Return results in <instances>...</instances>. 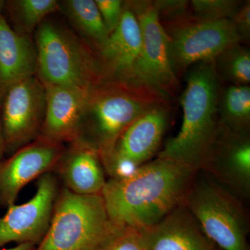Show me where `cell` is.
Returning a JSON list of instances; mask_svg holds the SVG:
<instances>
[{
	"instance_id": "cell-1",
	"label": "cell",
	"mask_w": 250,
	"mask_h": 250,
	"mask_svg": "<svg viewBox=\"0 0 250 250\" xmlns=\"http://www.w3.org/2000/svg\"><path fill=\"white\" fill-rule=\"evenodd\" d=\"M199 171L157 157L129 178L109 179L101 195L116 225L146 229L183 203Z\"/></svg>"
},
{
	"instance_id": "cell-2",
	"label": "cell",
	"mask_w": 250,
	"mask_h": 250,
	"mask_svg": "<svg viewBox=\"0 0 250 250\" xmlns=\"http://www.w3.org/2000/svg\"><path fill=\"white\" fill-rule=\"evenodd\" d=\"M181 97L183 122L178 134L167 140L157 157L201 170L218 131V101L223 82L213 62L190 67Z\"/></svg>"
},
{
	"instance_id": "cell-3",
	"label": "cell",
	"mask_w": 250,
	"mask_h": 250,
	"mask_svg": "<svg viewBox=\"0 0 250 250\" xmlns=\"http://www.w3.org/2000/svg\"><path fill=\"white\" fill-rule=\"evenodd\" d=\"M170 98L132 82L106 79L89 88L77 139L103 158L111 154L128 126L156 104Z\"/></svg>"
},
{
	"instance_id": "cell-4",
	"label": "cell",
	"mask_w": 250,
	"mask_h": 250,
	"mask_svg": "<svg viewBox=\"0 0 250 250\" xmlns=\"http://www.w3.org/2000/svg\"><path fill=\"white\" fill-rule=\"evenodd\" d=\"M33 39L43 84L90 88L109 79L98 54L65 23L50 16Z\"/></svg>"
},
{
	"instance_id": "cell-5",
	"label": "cell",
	"mask_w": 250,
	"mask_h": 250,
	"mask_svg": "<svg viewBox=\"0 0 250 250\" xmlns=\"http://www.w3.org/2000/svg\"><path fill=\"white\" fill-rule=\"evenodd\" d=\"M113 228L101 194L79 195L62 187L48 231L35 250H100Z\"/></svg>"
},
{
	"instance_id": "cell-6",
	"label": "cell",
	"mask_w": 250,
	"mask_h": 250,
	"mask_svg": "<svg viewBox=\"0 0 250 250\" xmlns=\"http://www.w3.org/2000/svg\"><path fill=\"white\" fill-rule=\"evenodd\" d=\"M183 203L215 248L250 250L249 217L241 199L207 174L197 173Z\"/></svg>"
},
{
	"instance_id": "cell-7",
	"label": "cell",
	"mask_w": 250,
	"mask_h": 250,
	"mask_svg": "<svg viewBox=\"0 0 250 250\" xmlns=\"http://www.w3.org/2000/svg\"><path fill=\"white\" fill-rule=\"evenodd\" d=\"M141 28L142 48L127 82L143 85L170 98L178 88V77L171 62L167 33L154 1H126Z\"/></svg>"
},
{
	"instance_id": "cell-8",
	"label": "cell",
	"mask_w": 250,
	"mask_h": 250,
	"mask_svg": "<svg viewBox=\"0 0 250 250\" xmlns=\"http://www.w3.org/2000/svg\"><path fill=\"white\" fill-rule=\"evenodd\" d=\"M164 27L177 77L195 64L213 62L224 49L241 43L231 20L204 22L195 19L191 14Z\"/></svg>"
},
{
	"instance_id": "cell-9",
	"label": "cell",
	"mask_w": 250,
	"mask_h": 250,
	"mask_svg": "<svg viewBox=\"0 0 250 250\" xmlns=\"http://www.w3.org/2000/svg\"><path fill=\"white\" fill-rule=\"evenodd\" d=\"M45 109V86L36 75L7 90L0 103L5 155H12L38 139Z\"/></svg>"
},
{
	"instance_id": "cell-10",
	"label": "cell",
	"mask_w": 250,
	"mask_h": 250,
	"mask_svg": "<svg viewBox=\"0 0 250 250\" xmlns=\"http://www.w3.org/2000/svg\"><path fill=\"white\" fill-rule=\"evenodd\" d=\"M59 190L57 177L48 172L38 179L30 200L8 207L0 218V248L11 242L37 246L48 231Z\"/></svg>"
},
{
	"instance_id": "cell-11",
	"label": "cell",
	"mask_w": 250,
	"mask_h": 250,
	"mask_svg": "<svg viewBox=\"0 0 250 250\" xmlns=\"http://www.w3.org/2000/svg\"><path fill=\"white\" fill-rule=\"evenodd\" d=\"M201 172L238 198L250 194V132H238L220 123Z\"/></svg>"
},
{
	"instance_id": "cell-12",
	"label": "cell",
	"mask_w": 250,
	"mask_h": 250,
	"mask_svg": "<svg viewBox=\"0 0 250 250\" xmlns=\"http://www.w3.org/2000/svg\"><path fill=\"white\" fill-rule=\"evenodd\" d=\"M65 145L37 139L0 162V207L14 205L21 190L36 178L53 172Z\"/></svg>"
},
{
	"instance_id": "cell-13",
	"label": "cell",
	"mask_w": 250,
	"mask_h": 250,
	"mask_svg": "<svg viewBox=\"0 0 250 250\" xmlns=\"http://www.w3.org/2000/svg\"><path fill=\"white\" fill-rule=\"evenodd\" d=\"M45 86V118L38 139L58 144L70 143L78 136L89 88L47 84Z\"/></svg>"
},
{
	"instance_id": "cell-14",
	"label": "cell",
	"mask_w": 250,
	"mask_h": 250,
	"mask_svg": "<svg viewBox=\"0 0 250 250\" xmlns=\"http://www.w3.org/2000/svg\"><path fill=\"white\" fill-rule=\"evenodd\" d=\"M139 231L146 250H215L216 248L184 203L158 223Z\"/></svg>"
},
{
	"instance_id": "cell-15",
	"label": "cell",
	"mask_w": 250,
	"mask_h": 250,
	"mask_svg": "<svg viewBox=\"0 0 250 250\" xmlns=\"http://www.w3.org/2000/svg\"><path fill=\"white\" fill-rule=\"evenodd\" d=\"M54 172L64 187L79 195L101 194L107 181L100 154L80 139L68 143Z\"/></svg>"
},
{
	"instance_id": "cell-16",
	"label": "cell",
	"mask_w": 250,
	"mask_h": 250,
	"mask_svg": "<svg viewBox=\"0 0 250 250\" xmlns=\"http://www.w3.org/2000/svg\"><path fill=\"white\" fill-rule=\"evenodd\" d=\"M170 114V103L152 106L123 131L113 152L138 166L146 164L159 151Z\"/></svg>"
},
{
	"instance_id": "cell-17",
	"label": "cell",
	"mask_w": 250,
	"mask_h": 250,
	"mask_svg": "<svg viewBox=\"0 0 250 250\" xmlns=\"http://www.w3.org/2000/svg\"><path fill=\"white\" fill-rule=\"evenodd\" d=\"M142 36L137 18L125 1L119 24L98 52L108 78L127 82L140 57Z\"/></svg>"
},
{
	"instance_id": "cell-18",
	"label": "cell",
	"mask_w": 250,
	"mask_h": 250,
	"mask_svg": "<svg viewBox=\"0 0 250 250\" xmlns=\"http://www.w3.org/2000/svg\"><path fill=\"white\" fill-rule=\"evenodd\" d=\"M37 74V54L33 36L15 32L0 16V103L13 85Z\"/></svg>"
},
{
	"instance_id": "cell-19",
	"label": "cell",
	"mask_w": 250,
	"mask_h": 250,
	"mask_svg": "<svg viewBox=\"0 0 250 250\" xmlns=\"http://www.w3.org/2000/svg\"><path fill=\"white\" fill-rule=\"evenodd\" d=\"M59 12L70 27L98 54L110 35L95 0L59 1Z\"/></svg>"
},
{
	"instance_id": "cell-20",
	"label": "cell",
	"mask_w": 250,
	"mask_h": 250,
	"mask_svg": "<svg viewBox=\"0 0 250 250\" xmlns=\"http://www.w3.org/2000/svg\"><path fill=\"white\" fill-rule=\"evenodd\" d=\"M56 12H59L57 0H8L3 16L15 32L33 36L41 23Z\"/></svg>"
},
{
	"instance_id": "cell-21",
	"label": "cell",
	"mask_w": 250,
	"mask_h": 250,
	"mask_svg": "<svg viewBox=\"0 0 250 250\" xmlns=\"http://www.w3.org/2000/svg\"><path fill=\"white\" fill-rule=\"evenodd\" d=\"M218 115L220 123L228 129L250 132V85H223L219 97Z\"/></svg>"
},
{
	"instance_id": "cell-22",
	"label": "cell",
	"mask_w": 250,
	"mask_h": 250,
	"mask_svg": "<svg viewBox=\"0 0 250 250\" xmlns=\"http://www.w3.org/2000/svg\"><path fill=\"white\" fill-rule=\"evenodd\" d=\"M215 71L221 82L229 85H250V51L236 43L229 46L213 60Z\"/></svg>"
},
{
	"instance_id": "cell-23",
	"label": "cell",
	"mask_w": 250,
	"mask_h": 250,
	"mask_svg": "<svg viewBox=\"0 0 250 250\" xmlns=\"http://www.w3.org/2000/svg\"><path fill=\"white\" fill-rule=\"evenodd\" d=\"M242 3L238 0H192L189 7L197 21L214 22L231 20Z\"/></svg>"
},
{
	"instance_id": "cell-24",
	"label": "cell",
	"mask_w": 250,
	"mask_h": 250,
	"mask_svg": "<svg viewBox=\"0 0 250 250\" xmlns=\"http://www.w3.org/2000/svg\"><path fill=\"white\" fill-rule=\"evenodd\" d=\"M100 250H146L139 230L116 225Z\"/></svg>"
},
{
	"instance_id": "cell-25",
	"label": "cell",
	"mask_w": 250,
	"mask_h": 250,
	"mask_svg": "<svg viewBox=\"0 0 250 250\" xmlns=\"http://www.w3.org/2000/svg\"><path fill=\"white\" fill-rule=\"evenodd\" d=\"M104 23L110 34L118 27L123 11L125 1L121 0H95Z\"/></svg>"
},
{
	"instance_id": "cell-26",
	"label": "cell",
	"mask_w": 250,
	"mask_h": 250,
	"mask_svg": "<svg viewBox=\"0 0 250 250\" xmlns=\"http://www.w3.org/2000/svg\"><path fill=\"white\" fill-rule=\"evenodd\" d=\"M241 42H249L250 39V1H243L231 19Z\"/></svg>"
},
{
	"instance_id": "cell-27",
	"label": "cell",
	"mask_w": 250,
	"mask_h": 250,
	"mask_svg": "<svg viewBox=\"0 0 250 250\" xmlns=\"http://www.w3.org/2000/svg\"><path fill=\"white\" fill-rule=\"evenodd\" d=\"M36 245L33 243H22L18 244L14 248H9V249H0V250H35Z\"/></svg>"
},
{
	"instance_id": "cell-28",
	"label": "cell",
	"mask_w": 250,
	"mask_h": 250,
	"mask_svg": "<svg viewBox=\"0 0 250 250\" xmlns=\"http://www.w3.org/2000/svg\"><path fill=\"white\" fill-rule=\"evenodd\" d=\"M5 156V146L2 129H1V118H0V162L4 160Z\"/></svg>"
},
{
	"instance_id": "cell-29",
	"label": "cell",
	"mask_w": 250,
	"mask_h": 250,
	"mask_svg": "<svg viewBox=\"0 0 250 250\" xmlns=\"http://www.w3.org/2000/svg\"><path fill=\"white\" fill-rule=\"evenodd\" d=\"M5 2L6 1L4 0H0V16L3 15V12H4Z\"/></svg>"
},
{
	"instance_id": "cell-30",
	"label": "cell",
	"mask_w": 250,
	"mask_h": 250,
	"mask_svg": "<svg viewBox=\"0 0 250 250\" xmlns=\"http://www.w3.org/2000/svg\"><path fill=\"white\" fill-rule=\"evenodd\" d=\"M215 250H220L218 249V248H215Z\"/></svg>"
}]
</instances>
